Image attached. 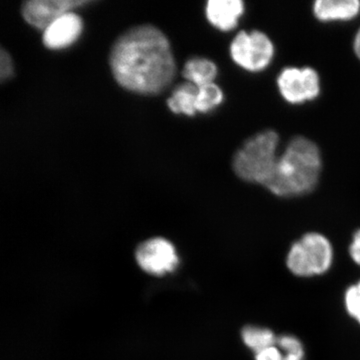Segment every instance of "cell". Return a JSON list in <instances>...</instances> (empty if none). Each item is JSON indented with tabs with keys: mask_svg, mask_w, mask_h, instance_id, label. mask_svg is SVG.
<instances>
[{
	"mask_svg": "<svg viewBox=\"0 0 360 360\" xmlns=\"http://www.w3.org/2000/svg\"><path fill=\"white\" fill-rule=\"evenodd\" d=\"M110 68L118 84L142 94H160L172 84L176 70L169 41L151 25L136 26L116 40Z\"/></svg>",
	"mask_w": 360,
	"mask_h": 360,
	"instance_id": "cell-1",
	"label": "cell"
},
{
	"mask_svg": "<svg viewBox=\"0 0 360 360\" xmlns=\"http://www.w3.org/2000/svg\"><path fill=\"white\" fill-rule=\"evenodd\" d=\"M321 172V155L314 142L296 136L278 156L267 184L269 191L281 198L303 195L314 191Z\"/></svg>",
	"mask_w": 360,
	"mask_h": 360,
	"instance_id": "cell-2",
	"label": "cell"
},
{
	"mask_svg": "<svg viewBox=\"0 0 360 360\" xmlns=\"http://www.w3.org/2000/svg\"><path fill=\"white\" fill-rule=\"evenodd\" d=\"M279 137L274 130H265L250 137L233 158V169L239 179L265 186L278 160Z\"/></svg>",
	"mask_w": 360,
	"mask_h": 360,
	"instance_id": "cell-3",
	"label": "cell"
},
{
	"mask_svg": "<svg viewBox=\"0 0 360 360\" xmlns=\"http://www.w3.org/2000/svg\"><path fill=\"white\" fill-rule=\"evenodd\" d=\"M333 255V245L326 236L309 232L291 245L286 266L295 276H319L330 269Z\"/></svg>",
	"mask_w": 360,
	"mask_h": 360,
	"instance_id": "cell-4",
	"label": "cell"
},
{
	"mask_svg": "<svg viewBox=\"0 0 360 360\" xmlns=\"http://www.w3.org/2000/svg\"><path fill=\"white\" fill-rule=\"evenodd\" d=\"M274 46L265 33L240 32L232 40L231 56L236 65L248 71L264 70L274 58Z\"/></svg>",
	"mask_w": 360,
	"mask_h": 360,
	"instance_id": "cell-5",
	"label": "cell"
},
{
	"mask_svg": "<svg viewBox=\"0 0 360 360\" xmlns=\"http://www.w3.org/2000/svg\"><path fill=\"white\" fill-rule=\"evenodd\" d=\"M281 96L290 103L312 101L321 92L319 73L311 68H288L277 78Z\"/></svg>",
	"mask_w": 360,
	"mask_h": 360,
	"instance_id": "cell-6",
	"label": "cell"
},
{
	"mask_svg": "<svg viewBox=\"0 0 360 360\" xmlns=\"http://www.w3.org/2000/svg\"><path fill=\"white\" fill-rule=\"evenodd\" d=\"M136 259L144 271L162 276L172 271L179 264L174 246L163 238H153L139 246Z\"/></svg>",
	"mask_w": 360,
	"mask_h": 360,
	"instance_id": "cell-7",
	"label": "cell"
},
{
	"mask_svg": "<svg viewBox=\"0 0 360 360\" xmlns=\"http://www.w3.org/2000/svg\"><path fill=\"white\" fill-rule=\"evenodd\" d=\"M86 0H32L22 7L25 20L30 25L45 30L63 14L89 4Z\"/></svg>",
	"mask_w": 360,
	"mask_h": 360,
	"instance_id": "cell-8",
	"label": "cell"
},
{
	"mask_svg": "<svg viewBox=\"0 0 360 360\" xmlns=\"http://www.w3.org/2000/svg\"><path fill=\"white\" fill-rule=\"evenodd\" d=\"M84 22L78 14L70 11L47 26L44 44L49 49H63L75 44L82 35Z\"/></svg>",
	"mask_w": 360,
	"mask_h": 360,
	"instance_id": "cell-9",
	"label": "cell"
},
{
	"mask_svg": "<svg viewBox=\"0 0 360 360\" xmlns=\"http://www.w3.org/2000/svg\"><path fill=\"white\" fill-rule=\"evenodd\" d=\"M243 11L245 4L240 0H210L205 8L208 21L222 32L233 30Z\"/></svg>",
	"mask_w": 360,
	"mask_h": 360,
	"instance_id": "cell-10",
	"label": "cell"
},
{
	"mask_svg": "<svg viewBox=\"0 0 360 360\" xmlns=\"http://www.w3.org/2000/svg\"><path fill=\"white\" fill-rule=\"evenodd\" d=\"M315 16L322 21L349 20L360 13L359 0H317Z\"/></svg>",
	"mask_w": 360,
	"mask_h": 360,
	"instance_id": "cell-11",
	"label": "cell"
},
{
	"mask_svg": "<svg viewBox=\"0 0 360 360\" xmlns=\"http://www.w3.org/2000/svg\"><path fill=\"white\" fill-rule=\"evenodd\" d=\"M198 94V87L191 82L180 84L174 90L172 97L168 99V108L174 113L193 116L198 112V108H196Z\"/></svg>",
	"mask_w": 360,
	"mask_h": 360,
	"instance_id": "cell-12",
	"label": "cell"
},
{
	"mask_svg": "<svg viewBox=\"0 0 360 360\" xmlns=\"http://www.w3.org/2000/svg\"><path fill=\"white\" fill-rule=\"evenodd\" d=\"M182 75L195 86H205L212 84L217 75V68L210 59L193 58L187 61Z\"/></svg>",
	"mask_w": 360,
	"mask_h": 360,
	"instance_id": "cell-13",
	"label": "cell"
},
{
	"mask_svg": "<svg viewBox=\"0 0 360 360\" xmlns=\"http://www.w3.org/2000/svg\"><path fill=\"white\" fill-rule=\"evenodd\" d=\"M243 342L248 348L257 354L265 348L276 345L277 336L269 328L248 326L241 333Z\"/></svg>",
	"mask_w": 360,
	"mask_h": 360,
	"instance_id": "cell-14",
	"label": "cell"
},
{
	"mask_svg": "<svg viewBox=\"0 0 360 360\" xmlns=\"http://www.w3.org/2000/svg\"><path fill=\"white\" fill-rule=\"evenodd\" d=\"M224 101L221 89L214 82L198 87L196 108L200 112H207L219 106Z\"/></svg>",
	"mask_w": 360,
	"mask_h": 360,
	"instance_id": "cell-15",
	"label": "cell"
},
{
	"mask_svg": "<svg viewBox=\"0 0 360 360\" xmlns=\"http://www.w3.org/2000/svg\"><path fill=\"white\" fill-rule=\"evenodd\" d=\"M277 347L283 354V360L304 359V348L302 341L295 336L285 335L277 338Z\"/></svg>",
	"mask_w": 360,
	"mask_h": 360,
	"instance_id": "cell-16",
	"label": "cell"
},
{
	"mask_svg": "<svg viewBox=\"0 0 360 360\" xmlns=\"http://www.w3.org/2000/svg\"><path fill=\"white\" fill-rule=\"evenodd\" d=\"M345 303L347 314L360 324V281L345 291Z\"/></svg>",
	"mask_w": 360,
	"mask_h": 360,
	"instance_id": "cell-17",
	"label": "cell"
},
{
	"mask_svg": "<svg viewBox=\"0 0 360 360\" xmlns=\"http://www.w3.org/2000/svg\"><path fill=\"white\" fill-rule=\"evenodd\" d=\"M14 72L13 59L6 49L0 46V82H6Z\"/></svg>",
	"mask_w": 360,
	"mask_h": 360,
	"instance_id": "cell-18",
	"label": "cell"
},
{
	"mask_svg": "<svg viewBox=\"0 0 360 360\" xmlns=\"http://www.w3.org/2000/svg\"><path fill=\"white\" fill-rule=\"evenodd\" d=\"M255 360H283V354L277 345H272L255 354Z\"/></svg>",
	"mask_w": 360,
	"mask_h": 360,
	"instance_id": "cell-19",
	"label": "cell"
},
{
	"mask_svg": "<svg viewBox=\"0 0 360 360\" xmlns=\"http://www.w3.org/2000/svg\"><path fill=\"white\" fill-rule=\"evenodd\" d=\"M349 255L354 264L360 266V229L354 233L352 245L349 246Z\"/></svg>",
	"mask_w": 360,
	"mask_h": 360,
	"instance_id": "cell-20",
	"label": "cell"
},
{
	"mask_svg": "<svg viewBox=\"0 0 360 360\" xmlns=\"http://www.w3.org/2000/svg\"><path fill=\"white\" fill-rule=\"evenodd\" d=\"M354 46L355 54H356L357 58L360 59V28L356 35H355Z\"/></svg>",
	"mask_w": 360,
	"mask_h": 360,
	"instance_id": "cell-21",
	"label": "cell"
}]
</instances>
